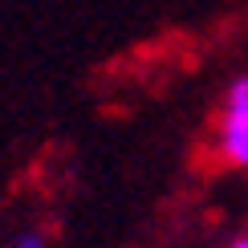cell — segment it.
Listing matches in <instances>:
<instances>
[{"label": "cell", "mask_w": 248, "mask_h": 248, "mask_svg": "<svg viewBox=\"0 0 248 248\" xmlns=\"http://www.w3.org/2000/svg\"><path fill=\"white\" fill-rule=\"evenodd\" d=\"M216 155L224 167L248 171V74L232 78L220 94V114H216Z\"/></svg>", "instance_id": "6da1fadb"}, {"label": "cell", "mask_w": 248, "mask_h": 248, "mask_svg": "<svg viewBox=\"0 0 248 248\" xmlns=\"http://www.w3.org/2000/svg\"><path fill=\"white\" fill-rule=\"evenodd\" d=\"M8 248H49V236L41 228H20L8 236Z\"/></svg>", "instance_id": "7a4b0ae2"}, {"label": "cell", "mask_w": 248, "mask_h": 248, "mask_svg": "<svg viewBox=\"0 0 248 248\" xmlns=\"http://www.w3.org/2000/svg\"><path fill=\"white\" fill-rule=\"evenodd\" d=\"M220 248H248V236H232V240H224Z\"/></svg>", "instance_id": "3957f363"}]
</instances>
